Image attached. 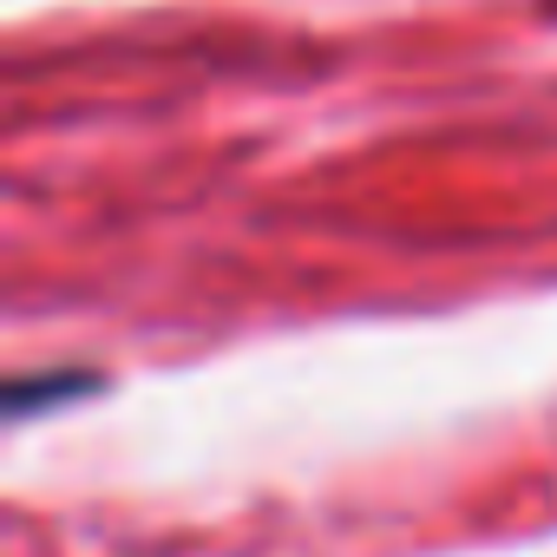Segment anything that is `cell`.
I'll return each mask as SVG.
<instances>
[{"label":"cell","mask_w":557,"mask_h":557,"mask_svg":"<svg viewBox=\"0 0 557 557\" xmlns=\"http://www.w3.org/2000/svg\"><path fill=\"white\" fill-rule=\"evenodd\" d=\"M86 394H99V374L92 368H47V374H14L8 381V420H34L40 407H66V400H86Z\"/></svg>","instance_id":"cell-1"}]
</instances>
